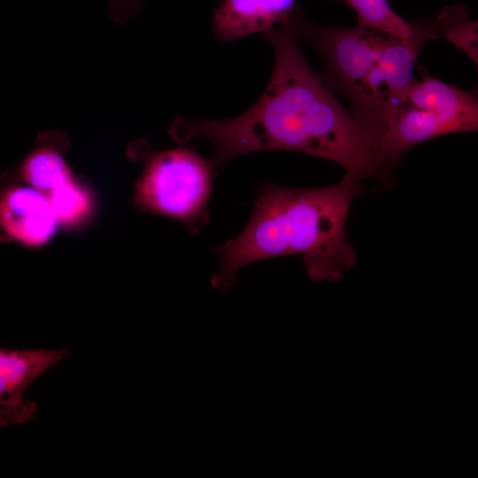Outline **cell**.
<instances>
[{
  "instance_id": "obj_12",
  "label": "cell",
  "mask_w": 478,
  "mask_h": 478,
  "mask_svg": "<svg viewBox=\"0 0 478 478\" xmlns=\"http://www.w3.org/2000/svg\"><path fill=\"white\" fill-rule=\"evenodd\" d=\"M437 32L466 53L477 66L478 25L470 19L466 7L447 6L435 19Z\"/></svg>"
},
{
  "instance_id": "obj_6",
  "label": "cell",
  "mask_w": 478,
  "mask_h": 478,
  "mask_svg": "<svg viewBox=\"0 0 478 478\" xmlns=\"http://www.w3.org/2000/svg\"><path fill=\"white\" fill-rule=\"evenodd\" d=\"M289 20L299 38L311 42L326 68L320 75L325 84L351 102L375 62L384 34L357 26L338 28L309 19L297 6Z\"/></svg>"
},
{
  "instance_id": "obj_5",
  "label": "cell",
  "mask_w": 478,
  "mask_h": 478,
  "mask_svg": "<svg viewBox=\"0 0 478 478\" xmlns=\"http://www.w3.org/2000/svg\"><path fill=\"white\" fill-rule=\"evenodd\" d=\"M437 36L434 19L414 24L407 40L382 35L375 62L350 102L352 116L376 141L392 107L414 80L412 71L419 53L429 39Z\"/></svg>"
},
{
  "instance_id": "obj_2",
  "label": "cell",
  "mask_w": 478,
  "mask_h": 478,
  "mask_svg": "<svg viewBox=\"0 0 478 478\" xmlns=\"http://www.w3.org/2000/svg\"><path fill=\"white\" fill-rule=\"evenodd\" d=\"M359 190L358 181L347 174L334 185L318 189L262 184L244 228L212 247L220 267L210 279L212 287L226 294L243 266L286 255H300L314 281L340 280L357 262L347 220Z\"/></svg>"
},
{
  "instance_id": "obj_3",
  "label": "cell",
  "mask_w": 478,
  "mask_h": 478,
  "mask_svg": "<svg viewBox=\"0 0 478 478\" xmlns=\"http://www.w3.org/2000/svg\"><path fill=\"white\" fill-rule=\"evenodd\" d=\"M478 127V100L428 73L414 79L391 109L377 140L385 172L396 166L410 148L441 135L473 132Z\"/></svg>"
},
{
  "instance_id": "obj_8",
  "label": "cell",
  "mask_w": 478,
  "mask_h": 478,
  "mask_svg": "<svg viewBox=\"0 0 478 478\" xmlns=\"http://www.w3.org/2000/svg\"><path fill=\"white\" fill-rule=\"evenodd\" d=\"M58 223L45 194L19 184L0 189V237L38 247L52 237Z\"/></svg>"
},
{
  "instance_id": "obj_7",
  "label": "cell",
  "mask_w": 478,
  "mask_h": 478,
  "mask_svg": "<svg viewBox=\"0 0 478 478\" xmlns=\"http://www.w3.org/2000/svg\"><path fill=\"white\" fill-rule=\"evenodd\" d=\"M68 349H0V426L34 419L38 405L25 393L41 374L66 358Z\"/></svg>"
},
{
  "instance_id": "obj_10",
  "label": "cell",
  "mask_w": 478,
  "mask_h": 478,
  "mask_svg": "<svg viewBox=\"0 0 478 478\" xmlns=\"http://www.w3.org/2000/svg\"><path fill=\"white\" fill-rule=\"evenodd\" d=\"M19 175L30 187L45 195L73 179L61 155L48 148L30 153L20 166Z\"/></svg>"
},
{
  "instance_id": "obj_9",
  "label": "cell",
  "mask_w": 478,
  "mask_h": 478,
  "mask_svg": "<svg viewBox=\"0 0 478 478\" xmlns=\"http://www.w3.org/2000/svg\"><path fill=\"white\" fill-rule=\"evenodd\" d=\"M296 4L297 0H221L213 12L212 28L222 41L265 35L288 19Z\"/></svg>"
},
{
  "instance_id": "obj_13",
  "label": "cell",
  "mask_w": 478,
  "mask_h": 478,
  "mask_svg": "<svg viewBox=\"0 0 478 478\" xmlns=\"http://www.w3.org/2000/svg\"><path fill=\"white\" fill-rule=\"evenodd\" d=\"M46 196L58 221L65 224H73L81 220L89 210V195L73 178Z\"/></svg>"
},
{
  "instance_id": "obj_4",
  "label": "cell",
  "mask_w": 478,
  "mask_h": 478,
  "mask_svg": "<svg viewBox=\"0 0 478 478\" xmlns=\"http://www.w3.org/2000/svg\"><path fill=\"white\" fill-rule=\"evenodd\" d=\"M135 201L143 211L181 222L194 235L209 222L214 168L195 149L144 150ZM216 173V171H215Z\"/></svg>"
},
{
  "instance_id": "obj_1",
  "label": "cell",
  "mask_w": 478,
  "mask_h": 478,
  "mask_svg": "<svg viewBox=\"0 0 478 478\" xmlns=\"http://www.w3.org/2000/svg\"><path fill=\"white\" fill-rule=\"evenodd\" d=\"M265 35L274 64L260 98L231 119L179 118L171 129L174 140L181 144L194 138L208 141L216 172L242 155L282 150L335 162L358 181L384 180L375 139L310 67L289 19Z\"/></svg>"
},
{
  "instance_id": "obj_14",
  "label": "cell",
  "mask_w": 478,
  "mask_h": 478,
  "mask_svg": "<svg viewBox=\"0 0 478 478\" xmlns=\"http://www.w3.org/2000/svg\"><path fill=\"white\" fill-rule=\"evenodd\" d=\"M140 4V0H115L116 9H120V13L124 16L135 11Z\"/></svg>"
},
{
  "instance_id": "obj_11",
  "label": "cell",
  "mask_w": 478,
  "mask_h": 478,
  "mask_svg": "<svg viewBox=\"0 0 478 478\" xmlns=\"http://www.w3.org/2000/svg\"><path fill=\"white\" fill-rule=\"evenodd\" d=\"M358 17V25L388 36L407 40L414 24L408 23L391 8L388 0H346Z\"/></svg>"
}]
</instances>
